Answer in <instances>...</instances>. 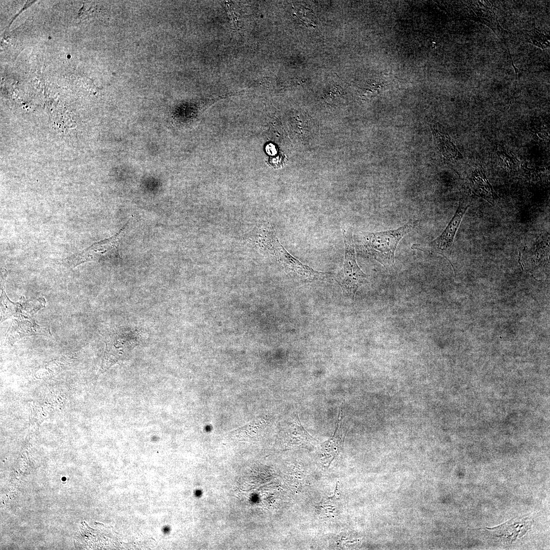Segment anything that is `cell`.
<instances>
[{
    "label": "cell",
    "mask_w": 550,
    "mask_h": 550,
    "mask_svg": "<svg viewBox=\"0 0 550 550\" xmlns=\"http://www.w3.org/2000/svg\"><path fill=\"white\" fill-rule=\"evenodd\" d=\"M420 221L412 218L395 229L365 233L362 244L366 252L386 267L395 265V253L400 240L413 230Z\"/></svg>",
    "instance_id": "obj_1"
},
{
    "label": "cell",
    "mask_w": 550,
    "mask_h": 550,
    "mask_svg": "<svg viewBox=\"0 0 550 550\" xmlns=\"http://www.w3.org/2000/svg\"><path fill=\"white\" fill-rule=\"evenodd\" d=\"M259 229L258 245L268 251L290 272L301 281L310 282L322 279L327 273L314 270L300 262L290 254L280 244L269 222L264 223Z\"/></svg>",
    "instance_id": "obj_2"
},
{
    "label": "cell",
    "mask_w": 550,
    "mask_h": 550,
    "mask_svg": "<svg viewBox=\"0 0 550 550\" xmlns=\"http://www.w3.org/2000/svg\"><path fill=\"white\" fill-rule=\"evenodd\" d=\"M342 233L345 248L343 273L338 274L336 281L344 295L353 299L358 289L366 281L367 276L357 263L351 228H343Z\"/></svg>",
    "instance_id": "obj_3"
},
{
    "label": "cell",
    "mask_w": 550,
    "mask_h": 550,
    "mask_svg": "<svg viewBox=\"0 0 550 550\" xmlns=\"http://www.w3.org/2000/svg\"><path fill=\"white\" fill-rule=\"evenodd\" d=\"M127 225V223L113 236L94 243L80 253L64 259L62 263L66 267L74 268L89 261H113L120 259L118 248L119 239L122 236Z\"/></svg>",
    "instance_id": "obj_4"
},
{
    "label": "cell",
    "mask_w": 550,
    "mask_h": 550,
    "mask_svg": "<svg viewBox=\"0 0 550 550\" xmlns=\"http://www.w3.org/2000/svg\"><path fill=\"white\" fill-rule=\"evenodd\" d=\"M469 204L461 200L454 216L441 234L427 244H414L412 249L437 253L449 261L454 239Z\"/></svg>",
    "instance_id": "obj_5"
},
{
    "label": "cell",
    "mask_w": 550,
    "mask_h": 550,
    "mask_svg": "<svg viewBox=\"0 0 550 550\" xmlns=\"http://www.w3.org/2000/svg\"><path fill=\"white\" fill-rule=\"evenodd\" d=\"M532 520L528 517H519L491 529H488L506 542H512L522 536L530 528Z\"/></svg>",
    "instance_id": "obj_6"
},
{
    "label": "cell",
    "mask_w": 550,
    "mask_h": 550,
    "mask_svg": "<svg viewBox=\"0 0 550 550\" xmlns=\"http://www.w3.org/2000/svg\"><path fill=\"white\" fill-rule=\"evenodd\" d=\"M39 334H49V329L37 325L34 320L14 319L7 332L6 339L9 343H13L24 336Z\"/></svg>",
    "instance_id": "obj_7"
},
{
    "label": "cell",
    "mask_w": 550,
    "mask_h": 550,
    "mask_svg": "<svg viewBox=\"0 0 550 550\" xmlns=\"http://www.w3.org/2000/svg\"><path fill=\"white\" fill-rule=\"evenodd\" d=\"M342 417L338 418L333 435L321 446L322 455L329 461V464L339 454L342 448Z\"/></svg>",
    "instance_id": "obj_8"
},
{
    "label": "cell",
    "mask_w": 550,
    "mask_h": 550,
    "mask_svg": "<svg viewBox=\"0 0 550 550\" xmlns=\"http://www.w3.org/2000/svg\"><path fill=\"white\" fill-rule=\"evenodd\" d=\"M267 148H268V149H267V148L266 149H267V150H268V153L269 154H272V153H273L274 151H275V150H272V149L274 148V146L273 145H269V146H267Z\"/></svg>",
    "instance_id": "obj_9"
}]
</instances>
